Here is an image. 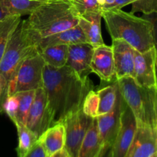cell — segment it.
I'll use <instances>...</instances> for the list:
<instances>
[{
    "label": "cell",
    "mask_w": 157,
    "mask_h": 157,
    "mask_svg": "<svg viewBox=\"0 0 157 157\" xmlns=\"http://www.w3.org/2000/svg\"><path fill=\"white\" fill-rule=\"evenodd\" d=\"M79 17L70 0H50L34 11L21 23L37 45L44 37L76 26Z\"/></svg>",
    "instance_id": "2"
},
{
    "label": "cell",
    "mask_w": 157,
    "mask_h": 157,
    "mask_svg": "<svg viewBox=\"0 0 157 157\" xmlns=\"http://www.w3.org/2000/svg\"><path fill=\"white\" fill-rule=\"evenodd\" d=\"M44 65L45 63L38 50L25 58L8 82L6 98L14 94L42 87Z\"/></svg>",
    "instance_id": "5"
},
{
    "label": "cell",
    "mask_w": 157,
    "mask_h": 157,
    "mask_svg": "<svg viewBox=\"0 0 157 157\" xmlns=\"http://www.w3.org/2000/svg\"><path fill=\"white\" fill-rule=\"evenodd\" d=\"M92 118L84 113L82 109L70 113L63 121L65 128L64 149L71 157H78V151Z\"/></svg>",
    "instance_id": "7"
},
{
    "label": "cell",
    "mask_w": 157,
    "mask_h": 157,
    "mask_svg": "<svg viewBox=\"0 0 157 157\" xmlns=\"http://www.w3.org/2000/svg\"><path fill=\"white\" fill-rule=\"evenodd\" d=\"M38 52L43 58L45 64L50 67L61 68L66 66L68 55V45L59 44L49 46L38 49Z\"/></svg>",
    "instance_id": "21"
},
{
    "label": "cell",
    "mask_w": 157,
    "mask_h": 157,
    "mask_svg": "<svg viewBox=\"0 0 157 157\" xmlns=\"http://www.w3.org/2000/svg\"><path fill=\"white\" fill-rule=\"evenodd\" d=\"M36 51V45L25 32L21 21L12 34L1 60L0 74L9 82L22 61Z\"/></svg>",
    "instance_id": "6"
},
{
    "label": "cell",
    "mask_w": 157,
    "mask_h": 157,
    "mask_svg": "<svg viewBox=\"0 0 157 157\" xmlns=\"http://www.w3.org/2000/svg\"><path fill=\"white\" fill-rule=\"evenodd\" d=\"M7 16H9V15L3 10V9L1 7V6H0V21H2V20L4 19V18H6Z\"/></svg>",
    "instance_id": "36"
},
{
    "label": "cell",
    "mask_w": 157,
    "mask_h": 157,
    "mask_svg": "<svg viewBox=\"0 0 157 157\" xmlns=\"http://www.w3.org/2000/svg\"><path fill=\"white\" fill-rule=\"evenodd\" d=\"M94 47L87 42L78 43L68 45V55L66 65L81 78L88 79L92 73L90 63Z\"/></svg>",
    "instance_id": "12"
},
{
    "label": "cell",
    "mask_w": 157,
    "mask_h": 157,
    "mask_svg": "<svg viewBox=\"0 0 157 157\" xmlns=\"http://www.w3.org/2000/svg\"><path fill=\"white\" fill-rule=\"evenodd\" d=\"M122 96L118 88L117 99L114 108L110 113L97 117L98 129L101 145H112L121 125Z\"/></svg>",
    "instance_id": "13"
},
{
    "label": "cell",
    "mask_w": 157,
    "mask_h": 157,
    "mask_svg": "<svg viewBox=\"0 0 157 157\" xmlns=\"http://www.w3.org/2000/svg\"><path fill=\"white\" fill-rule=\"evenodd\" d=\"M156 128H157V107H156Z\"/></svg>",
    "instance_id": "38"
},
{
    "label": "cell",
    "mask_w": 157,
    "mask_h": 157,
    "mask_svg": "<svg viewBox=\"0 0 157 157\" xmlns=\"http://www.w3.org/2000/svg\"><path fill=\"white\" fill-rule=\"evenodd\" d=\"M131 13L142 12L146 15L157 14V0H140L136 4L133 5Z\"/></svg>",
    "instance_id": "29"
},
{
    "label": "cell",
    "mask_w": 157,
    "mask_h": 157,
    "mask_svg": "<svg viewBox=\"0 0 157 157\" xmlns=\"http://www.w3.org/2000/svg\"><path fill=\"white\" fill-rule=\"evenodd\" d=\"M18 104H19V95L18 93H16L8 96L2 105V113H6L14 124L16 121Z\"/></svg>",
    "instance_id": "28"
},
{
    "label": "cell",
    "mask_w": 157,
    "mask_h": 157,
    "mask_svg": "<svg viewBox=\"0 0 157 157\" xmlns=\"http://www.w3.org/2000/svg\"><path fill=\"white\" fill-rule=\"evenodd\" d=\"M15 127L18 137V145L16 148V153L18 157H24L36 144L38 137L26 126L17 125Z\"/></svg>",
    "instance_id": "24"
},
{
    "label": "cell",
    "mask_w": 157,
    "mask_h": 157,
    "mask_svg": "<svg viewBox=\"0 0 157 157\" xmlns=\"http://www.w3.org/2000/svg\"><path fill=\"white\" fill-rule=\"evenodd\" d=\"M48 155L45 150L43 148L42 145L38 141L34 145L30 150V151L27 153L24 157H47Z\"/></svg>",
    "instance_id": "31"
},
{
    "label": "cell",
    "mask_w": 157,
    "mask_h": 157,
    "mask_svg": "<svg viewBox=\"0 0 157 157\" xmlns=\"http://www.w3.org/2000/svg\"><path fill=\"white\" fill-rule=\"evenodd\" d=\"M90 67L92 73L96 74L104 82L110 84L117 81L111 46L104 44L94 48Z\"/></svg>",
    "instance_id": "14"
},
{
    "label": "cell",
    "mask_w": 157,
    "mask_h": 157,
    "mask_svg": "<svg viewBox=\"0 0 157 157\" xmlns=\"http://www.w3.org/2000/svg\"><path fill=\"white\" fill-rule=\"evenodd\" d=\"M140 0H98L101 10L110 11L122 9V8L131 4L133 5L138 3Z\"/></svg>",
    "instance_id": "30"
},
{
    "label": "cell",
    "mask_w": 157,
    "mask_h": 157,
    "mask_svg": "<svg viewBox=\"0 0 157 157\" xmlns=\"http://www.w3.org/2000/svg\"><path fill=\"white\" fill-rule=\"evenodd\" d=\"M156 152L157 129L137 122L134 138L124 157H150Z\"/></svg>",
    "instance_id": "11"
},
{
    "label": "cell",
    "mask_w": 157,
    "mask_h": 157,
    "mask_svg": "<svg viewBox=\"0 0 157 157\" xmlns=\"http://www.w3.org/2000/svg\"><path fill=\"white\" fill-rule=\"evenodd\" d=\"M99 98L97 90H90L84 98L82 104V111L85 115L90 118H96L98 117Z\"/></svg>",
    "instance_id": "26"
},
{
    "label": "cell",
    "mask_w": 157,
    "mask_h": 157,
    "mask_svg": "<svg viewBox=\"0 0 157 157\" xmlns=\"http://www.w3.org/2000/svg\"><path fill=\"white\" fill-rule=\"evenodd\" d=\"M97 157H113L112 145H104Z\"/></svg>",
    "instance_id": "34"
},
{
    "label": "cell",
    "mask_w": 157,
    "mask_h": 157,
    "mask_svg": "<svg viewBox=\"0 0 157 157\" xmlns=\"http://www.w3.org/2000/svg\"><path fill=\"white\" fill-rule=\"evenodd\" d=\"M8 81L2 75L0 74V113H2V105L6 98Z\"/></svg>",
    "instance_id": "32"
},
{
    "label": "cell",
    "mask_w": 157,
    "mask_h": 157,
    "mask_svg": "<svg viewBox=\"0 0 157 157\" xmlns=\"http://www.w3.org/2000/svg\"><path fill=\"white\" fill-rule=\"evenodd\" d=\"M156 60L154 46L144 52L134 49V79L140 85L157 90Z\"/></svg>",
    "instance_id": "10"
},
{
    "label": "cell",
    "mask_w": 157,
    "mask_h": 157,
    "mask_svg": "<svg viewBox=\"0 0 157 157\" xmlns=\"http://www.w3.org/2000/svg\"><path fill=\"white\" fill-rule=\"evenodd\" d=\"M117 80L124 77L134 78V48L122 39H112Z\"/></svg>",
    "instance_id": "15"
},
{
    "label": "cell",
    "mask_w": 157,
    "mask_h": 157,
    "mask_svg": "<svg viewBox=\"0 0 157 157\" xmlns=\"http://www.w3.org/2000/svg\"><path fill=\"white\" fill-rule=\"evenodd\" d=\"M50 0H0V6L9 15H30Z\"/></svg>",
    "instance_id": "20"
},
{
    "label": "cell",
    "mask_w": 157,
    "mask_h": 157,
    "mask_svg": "<svg viewBox=\"0 0 157 157\" xmlns=\"http://www.w3.org/2000/svg\"><path fill=\"white\" fill-rule=\"evenodd\" d=\"M38 141L42 145L48 156L64 149L65 145L64 123H57L49 127L38 137Z\"/></svg>",
    "instance_id": "18"
},
{
    "label": "cell",
    "mask_w": 157,
    "mask_h": 157,
    "mask_svg": "<svg viewBox=\"0 0 157 157\" xmlns=\"http://www.w3.org/2000/svg\"><path fill=\"white\" fill-rule=\"evenodd\" d=\"M121 94L137 122L156 128L157 90L140 85L132 77L117 80Z\"/></svg>",
    "instance_id": "4"
},
{
    "label": "cell",
    "mask_w": 157,
    "mask_h": 157,
    "mask_svg": "<svg viewBox=\"0 0 157 157\" xmlns=\"http://www.w3.org/2000/svg\"><path fill=\"white\" fill-rule=\"evenodd\" d=\"M97 93L99 98L98 117L102 116L112 111L114 108L117 99L118 84L117 81L110 83L109 85L98 89Z\"/></svg>",
    "instance_id": "22"
},
{
    "label": "cell",
    "mask_w": 157,
    "mask_h": 157,
    "mask_svg": "<svg viewBox=\"0 0 157 157\" xmlns=\"http://www.w3.org/2000/svg\"><path fill=\"white\" fill-rule=\"evenodd\" d=\"M84 42H87V39L84 32L78 24L75 27H72L67 30L41 38L37 44L36 48L37 50H38L49 46L59 45V44L71 45V44Z\"/></svg>",
    "instance_id": "17"
},
{
    "label": "cell",
    "mask_w": 157,
    "mask_h": 157,
    "mask_svg": "<svg viewBox=\"0 0 157 157\" xmlns=\"http://www.w3.org/2000/svg\"><path fill=\"white\" fill-rule=\"evenodd\" d=\"M153 17L149 18L153 25V38H154V47L156 48V79H157V14H153Z\"/></svg>",
    "instance_id": "33"
},
{
    "label": "cell",
    "mask_w": 157,
    "mask_h": 157,
    "mask_svg": "<svg viewBox=\"0 0 157 157\" xmlns=\"http://www.w3.org/2000/svg\"><path fill=\"white\" fill-rule=\"evenodd\" d=\"M137 122L134 114L122 98L121 125L112 146L113 157H124L136 133Z\"/></svg>",
    "instance_id": "9"
},
{
    "label": "cell",
    "mask_w": 157,
    "mask_h": 157,
    "mask_svg": "<svg viewBox=\"0 0 157 157\" xmlns=\"http://www.w3.org/2000/svg\"><path fill=\"white\" fill-rule=\"evenodd\" d=\"M107 31L112 39H122L139 52L154 46L153 25L150 18L136 16L122 9L103 11Z\"/></svg>",
    "instance_id": "3"
},
{
    "label": "cell",
    "mask_w": 157,
    "mask_h": 157,
    "mask_svg": "<svg viewBox=\"0 0 157 157\" xmlns=\"http://www.w3.org/2000/svg\"><path fill=\"white\" fill-rule=\"evenodd\" d=\"M150 157H157V152H156V153H155L153 156H150Z\"/></svg>",
    "instance_id": "37"
},
{
    "label": "cell",
    "mask_w": 157,
    "mask_h": 157,
    "mask_svg": "<svg viewBox=\"0 0 157 157\" xmlns=\"http://www.w3.org/2000/svg\"><path fill=\"white\" fill-rule=\"evenodd\" d=\"M45 91L54 124L63 122L80 110L87 94L93 89L90 79L81 80L68 66L55 68L45 64L43 71Z\"/></svg>",
    "instance_id": "1"
},
{
    "label": "cell",
    "mask_w": 157,
    "mask_h": 157,
    "mask_svg": "<svg viewBox=\"0 0 157 157\" xmlns=\"http://www.w3.org/2000/svg\"><path fill=\"white\" fill-rule=\"evenodd\" d=\"M18 15H9L0 21V62L12 34L21 21Z\"/></svg>",
    "instance_id": "23"
},
{
    "label": "cell",
    "mask_w": 157,
    "mask_h": 157,
    "mask_svg": "<svg viewBox=\"0 0 157 157\" xmlns=\"http://www.w3.org/2000/svg\"><path fill=\"white\" fill-rule=\"evenodd\" d=\"M53 126L52 113L44 88L35 91V98L28 117L26 127L39 137L47 129Z\"/></svg>",
    "instance_id": "8"
},
{
    "label": "cell",
    "mask_w": 157,
    "mask_h": 157,
    "mask_svg": "<svg viewBox=\"0 0 157 157\" xmlns=\"http://www.w3.org/2000/svg\"><path fill=\"white\" fill-rule=\"evenodd\" d=\"M79 15L87 12H102L98 0H70Z\"/></svg>",
    "instance_id": "27"
},
{
    "label": "cell",
    "mask_w": 157,
    "mask_h": 157,
    "mask_svg": "<svg viewBox=\"0 0 157 157\" xmlns=\"http://www.w3.org/2000/svg\"><path fill=\"white\" fill-rule=\"evenodd\" d=\"M36 90H28V91L19 92V104L17 112L16 121L15 124L17 125L26 126L29 110L35 98Z\"/></svg>",
    "instance_id": "25"
},
{
    "label": "cell",
    "mask_w": 157,
    "mask_h": 157,
    "mask_svg": "<svg viewBox=\"0 0 157 157\" xmlns=\"http://www.w3.org/2000/svg\"><path fill=\"white\" fill-rule=\"evenodd\" d=\"M102 12H87L80 15L78 25L86 37L87 43L94 47L104 44L101 35Z\"/></svg>",
    "instance_id": "16"
},
{
    "label": "cell",
    "mask_w": 157,
    "mask_h": 157,
    "mask_svg": "<svg viewBox=\"0 0 157 157\" xmlns=\"http://www.w3.org/2000/svg\"><path fill=\"white\" fill-rule=\"evenodd\" d=\"M97 118H92L78 151V157H97L101 150Z\"/></svg>",
    "instance_id": "19"
},
{
    "label": "cell",
    "mask_w": 157,
    "mask_h": 157,
    "mask_svg": "<svg viewBox=\"0 0 157 157\" xmlns=\"http://www.w3.org/2000/svg\"><path fill=\"white\" fill-rule=\"evenodd\" d=\"M47 157H71V156L67 153V150L64 148L59 151L56 152V153H53V154L50 155V156H48Z\"/></svg>",
    "instance_id": "35"
}]
</instances>
